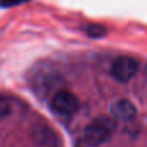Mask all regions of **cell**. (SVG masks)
<instances>
[{
  "label": "cell",
  "instance_id": "cell-1",
  "mask_svg": "<svg viewBox=\"0 0 147 147\" xmlns=\"http://www.w3.org/2000/svg\"><path fill=\"white\" fill-rule=\"evenodd\" d=\"M116 124L112 119L107 116H99L94 119L84 132L85 143L90 147H98L111 138L112 133L115 132Z\"/></svg>",
  "mask_w": 147,
  "mask_h": 147
},
{
  "label": "cell",
  "instance_id": "cell-2",
  "mask_svg": "<svg viewBox=\"0 0 147 147\" xmlns=\"http://www.w3.org/2000/svg\"><path fill=\"white\" fill-rule=\"evenodd\" d=\"M140 70V63L136 58L128 56L119 57L115 59V62L111 66V75L121 83H128L137 75Z\"/></svg>",
  "mask_w": 147,
  "mask_h": 147
},
{
  "label": "cell",
  "instance_id": "cell-3",
  "mask_svg": "<svg viewBox=\"0 0 147 147\" xmlns=\"http://www.w3.org/2000/svg\"><path fill=\"white\" fill-rule=\"evenodd\" d=\"M52 110L59 115H72L80 107L79 98L70 90H58L51 101Z\"/></svg>",
  "mask_w": 147,
  "mask_h": 147
},
{
  "label": "cell",
  "instance_id": "cell-4",
  "mask_svg": "<svg viewBox=\"0 0 147 147\" xmlns=\"http://www.w3.org/2000/svg\"><path fill=\"white\" fill-rule=\"evenodd\" d=\"M110 112L116 120H121V121H129L133 120L137 115V109L133 105V102H130L129 99H117L110 107Z\"/></svg>",
  "mask_w": 147,
  "mask_h": 147
},
{
  "label": "cell",
  "instance_id": "cell-5",
  "mask_svg": "<svg viewBox=\"0 0 147 147\" xmlns=\"http://www.w3.org/2000/svg\"><path fill=\"white\" fill-rule=\"evenodd\" d=\"M85 31L90 38H94V39L102 38V36H105L107 34L106 27H103V26H101V25H88Z\"/></svg>",
  "mask_w": 147,
  "mask_h": 147
},
{
  "label": "cell",
  "instance_id": "cell-6",
  "mask_svg": "<svg viewBox=\"0 0 147 147\" xmlns=\"http://www.w3.org/2000/svg\"><path fill=\"white\" fill-rule=\"evenodd\" d=\"M10 112V105L7 97H4L3 94H0V121L4 117L8 116V114Z\"/></svg>",
  "mask_w": 147,
  "mask_h": 147
},
{
  "label": "cell",
  "instance_id": "cell-7",
  "mask_svg": "<svg viewBox=\"0 0 147 147\" xmlns=\"http://www.w3.org/2000/svg\"><path fill=\"white\" fill-rule=\"evenodd\" d=\"M23 1H27V0H0V7L9 8V7H13V5L21 4Z\"/></svg>",
  "mask_w": 147,
  "mask_h": 147
}]
</instances>
